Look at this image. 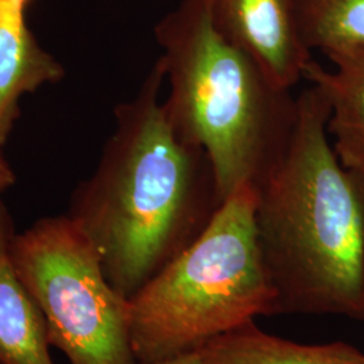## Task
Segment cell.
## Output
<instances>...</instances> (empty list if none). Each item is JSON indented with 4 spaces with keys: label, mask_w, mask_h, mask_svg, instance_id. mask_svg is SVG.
<instances>
[{
    "label": "cell",
    "mask_w": 364,
    "mask_h": 364,
    "mask_svg": "<svg viewBox=\"0 0 364 364\" xmlns=\"http://www.w3.org/2000/svg\"><path fill=\"white\" fill-rule=\"evenodd\" d=\"M13 232L7 215L0 225V364H54L45 318L9 259Z\"/></svg>",
    "instance_id": "cell-10"
},
{
    "label": "cell",
    "mask_w": 364,
    "mask_h": 364,
    "mask_svg": "<svg viewBox=\"0 0 364 364\" xmlns=\"http://www.w3.org/2000/svg\"><path fill=\"white\" fill-rule=\"evenodd\" d=\"M203 364H364V352L346 341L299 344L250 321L213 338L200 351Z\"/></svg>",
    "instance_id": "cell-9"
},
{
    "label": "cell",
    "mask_w": 364,
    "mask_h": 364,
    "mask_svg": "<svg viewBox=\"0 0 364 364\" xmlns=\"http://www.w3.org/2000/svg\"><path fill=\"white\" fill-rule=\"evenodd\" d=\"M30 1L0 0V146L7 142L19 117L21 99L65 75L27 26Z\"/></svg>",
    "instance_id": "cell-7"
},
{
    "label": "cell",
    "mask_w": 364,
    "mask_h": 364,
    "mask_svg": "<svg viewBox=\"0 0 364 364\" xmlns=\"http://www.w3.org/2000/svg\"><path fill=\"white\" fill-rule=\"evenodd\" d=\"M14 181H15V176L11 166L0 154V225H1V221L4 220V218L7 216V212L1 204V196L13 185Z\"/></svg>",
    "instance_id": "cell-12"
},
{
    "label": "cell",
    "mask_w": 364,
    "mask_h": 364,
    "mask_svg": "<svg viewBox=\"0 0 364 364\" xmlns=\"http://www.w3.org/2000/svg\"><path fill=\"white\" fill-rule=\"evenodd\" d=\"M299 30L311 50L335 61L364 54V0H294Z\"/></svg>",
    "instance_id": "cell-11"
},
{
    "label": "cell",
    "mask_w": 364,
    "mask_h": 364,
    "mask_svg": "<svg viewBox=\"0 0 364 364\" xmlns=\"http://www.w3.org/2000/svg\"><path fill=\"white\" fill-rule=\"evenodd\" d=\"M7 254L45 318L50 346L69 364H138L129 299L111 287L96 248L68 213L13 232Z\"/></svg>",
    "instance_id": "cell-5"
},
{
    "label": "cell",
    "mask_w": 364,
    "mask_h": 364,
    "mask_svg": "<svg viewBox=\"0 0 364 364\" xmlns=\"http://www.w3.org/2000/svg\"><path fill=\"white\" fill-rule=\"evenodd\" d=\"M333 70L313 60L304 78L326 97L328 132L344 166L364 174V54L341 57Z\"/></svg>",
    "instance_id": "cell-8"
},
{
    "label": "cell",
    "mask_w": 364,
    "mask_h": 364,
    "mask_svg": "<svg viewBox=\"0 0 364 364\" xmlns=\"http://www.w3.org/2000/svg\"><path fill=\"white\" fill-rule=\"evenodd\" d=\"M164 84L158 60L138 93L117 105L97 168L76 188L68 212L126 299L189 247L224 203L207 153L173 127Z\"/></svg>",
    "instance_id": "cell-1"
},
{
    "label": "cell",
    "mask_w": 364,
    "mask_h": 364,
    "mask_svg": "<svg viewBox=\"0 0 364 364\" xmlns=\"http://www.w3.org/2000/svg\"><path fill=\"white\" fill-rule=\"evenodd\" d=\"M254 186H242L207 230L129 299L138 364L201 351L258 316H274L275 293L260 255Z\"/></svg>",
    "instance_id": "cell-4"
},
{
    "label": "cell",
    "mask_w": 364,
    "mask_h": 364,
    "mask_svg": "<svg viewBox=\"0 0 364 364\" xmlns=\"http://www.w3.org/2000/svg\"><path fill=\"white\" fill-rule=\"evenodd\" d=\"M151 364H203V362H201V355H200V351H198Z\"/></svg>",
    "instance_id": "cell-13"
},
{
    "label": "cell",
    "mask_w": 364,
    "mask_h": 364,
    "mask_svg": "<svg viewBox=\"0 0 364 364\" xmlns=\"http://www.w3.org/2000/svg\"><path fill=\"white\" fill-rule=\"evenodd\" d=\"M216 26L275 85L291 91L313 61L294 0H212Z\"/></svg>",
    "instance_id": "cell-6"
},
{
    "label": "cell",
    "mask_w": 364,
    "mask_h": 364,
    "mask_svg": "<svg viewBox=\"0 0 364 364\" xmlns=\"http://www.w3.org/2000/svg\"><path fill=\"white\" fill-rule=\"evenodd\" d=\"M156 38L173 127L207 153L224 201L242 186L257 188L287 150L297 97L221 33L212 0H181Z\"/></svg>",
    "instance_id": "cell-3"
},
{
    "label": "cell",
    "mask_w": 364,
    "mask_h": 364,
    "mask_svg": "<svg viewBox=\"0 0 364 364\" xmlns=\"http://www.w3.org/2000/svg\"><path fill=\"white\" fill-rule=\"evenodd\" d=\"M317 87L297 96L287 150L257 185L255 230L274 314L364 321V174L344 166Z\"/></svg>",
    "instance_id": "cell-2"
}]
</instances>
